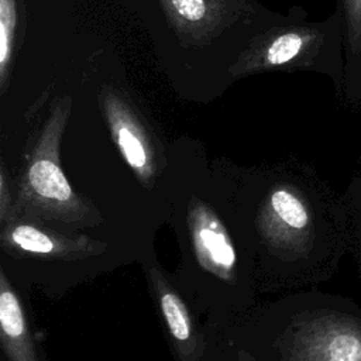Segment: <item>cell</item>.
Returning a JSON list of instances; mask_svg holds the SVG:
<instances>
[{"label":"cell","mask_w":361,"mask_h":361,"mask_svg":"<svg viewBox=\"0 0 361 361\" xmlns=\"http://www.w3.org/2000/svg\"><path fill=\"white\" fill-rule=\"evenodd\" d=\"M59 128L44 137L27 169L20 200L38 216L62 223L86 224L90 209L73 193L58 162Z\"/></svg>","instance_id":"1"},{"label":"cell","mask_w":361,"mask_h":361,"mask_svg":"<svg viewBox=\"0 0 361 361\" xmlns=\"http://www.w3.org/2000/svg\"><path fill=\"white\" fill-rule=\"evenodd\" d=\"M293 344L292 361H361V327L344 317L303 326Z\"/></svg>","instance_id":"2"},{"label":"cell","mask_w":361,"mask_h":361,"mask_svg":"<svg viewBox=\"0 0 361 361\" xmlns=\"http://www.w3.org/2000/svg\"><path fill=\"white\" fill-rule=\"evenodd\" d=\"M190 233L199 262L212 274L226 279L235 265V250L217 219L204 204L190 212Z\"/></svg>","instance_id":"3"},{"label":"cell","mask_w":361,"mask_h":361,"mask_svg":"<svg viewBox=\"0 0 361 361\" xmlns=\"http://www.w3.org/2000/svg\"><path fill=\"white\" fill-rule=\"evenodd\" d=\"M264 230L268 238L283 245H296L305 241L310 214L307 206L289 188H276L268 197L262 216Z\"/></svg>","instance_id":"4"},{"label":"cell","mask_w":361,"mask_h":361,"mask_svg":"<svg viewBox=\"0 0 361 361\" xmlns=\"http://www.w3.org/2000/svg\"><path fill=\"white\" fill-rule=\"evenodd\" d=\"M109 121L116 144L144 185H149L155 176L154 151L144 130L128 114L116 107L109 109Z\"/></svg>","instance_id":"5"},{"label":"cell","mask_w":361,"mask_h":361,"mask_svg":"<svg viewBox=\"0 0 361 361\" xmlns=\"http://www.w3.org/2000/svg\"><path fill=\"white\" fill-rule=\"evenodd\" d=\"M0 326L8 361H37L24 310L3 271L0 272Z\"/></svg>","instance_id":"6"},{"label":"cell","mask_w":361,"mask_h":361,"mask_svg":"<svg viewBox=\"0 0 361 361\" xmlns=\"http://www.w3.org/2000/svg\"><path fill=\"white\" fill-rule=\"evenodd\" d=\"M4 245H10L24 252L37 255H69L79 251H89V241L68 240L66 237L49 233L37 226L16 223L10 224L3 233Z\"/></svg>","instance_id":"7"},{"label":"cell","mask_w":361,"mask_h":361,"mask_svg":"<svg viewBox=\"0 0 361 361\" xmlns=\"http://www.w3.org/2000/svg\"><path fill=\"white\" fill-rule=\"evenodd\" d=\"M344 31L343 89L350 102H361V0H341Z\"/></svg>","instance_id":"8"},{"label":"cell","mask_w":361,"mask_h":361,"mask_svg":"<svg viewBox=\"0 0 361 361\" xmlns=\"http://www.w3.org/2000/svg\"><path fill=\"white\" fill-rule=\"evenodd\" d=\"M152 281L159 293L161 310L173 340L178 344L190 345V341H193V326L185 303L171 286L162 281L159 272L152 271Z\"/></svg>","instance_id":"9"},{"label":"cell","mask_w":361,"mask_h":361,"mask_svg":"<svg viewBox=\"0 0 361 361\" xmlns=\"http://www.w3.org/2000/svg\"><path fill=\"white\" fill-rule=\"evenodd\" d=\"M324 34L320 30H292L279 34L267 48L265 61L278 66L292 62L306 54L313 45H322Z\"/></svg>","instance_id":"10"},{"label":"cell","mask_w":361,"mask_h":361,"mask_svg":"<svg viewBox=\"0 0 361 361\" xmlns=\"http://www.w3.org/2000/svg\"><path fill=\"white\" fill-rule=\"evenodd\" d=\"M14 25H16V3H14V0H0V68H1V75H4L8 55L11 51Z\"/></svg>","instance_id":"11"},{"label":"cell","mask_w":361,"mask_h":361,"mask_svg":"<svg viewBox=\"0 0 361 361\" xmlns=\"http://www.w3.org/2000/svg\"><path fill=\"white\" fill-rule=\"evenodd\" d=\"M171 11L188 24H202L210 13L209 0H166Z\"/></svg>","instance_id":"12"},{"label":"cell","mask_w":361,"mask_h":361,"mask_svg":"<svg viewBox=\"0 0 361 361\" xmlns=\"http://www.w3.org/2000/svg\"><path fill=\"white\" fill-rule=\"evenodd\" d=\"M7 183H6V178L4 173H1L0 176V217L3 221H6V212H7Z\"/></svg>","instance_id":"13"},{"label":"cell","mask_w":361,"mask_h":361,"mask_svg":"<svg viewBox=\"0 0 361 361\" xmlns=\"http://www.w3.org/2000/svg\"><path fill=\"white\" fill-rule=\"evenodd\" d=\"M240 361H252L251 358H248V357H241V360Z\"/></svg>","instance_id":"14"}]
</instances>
